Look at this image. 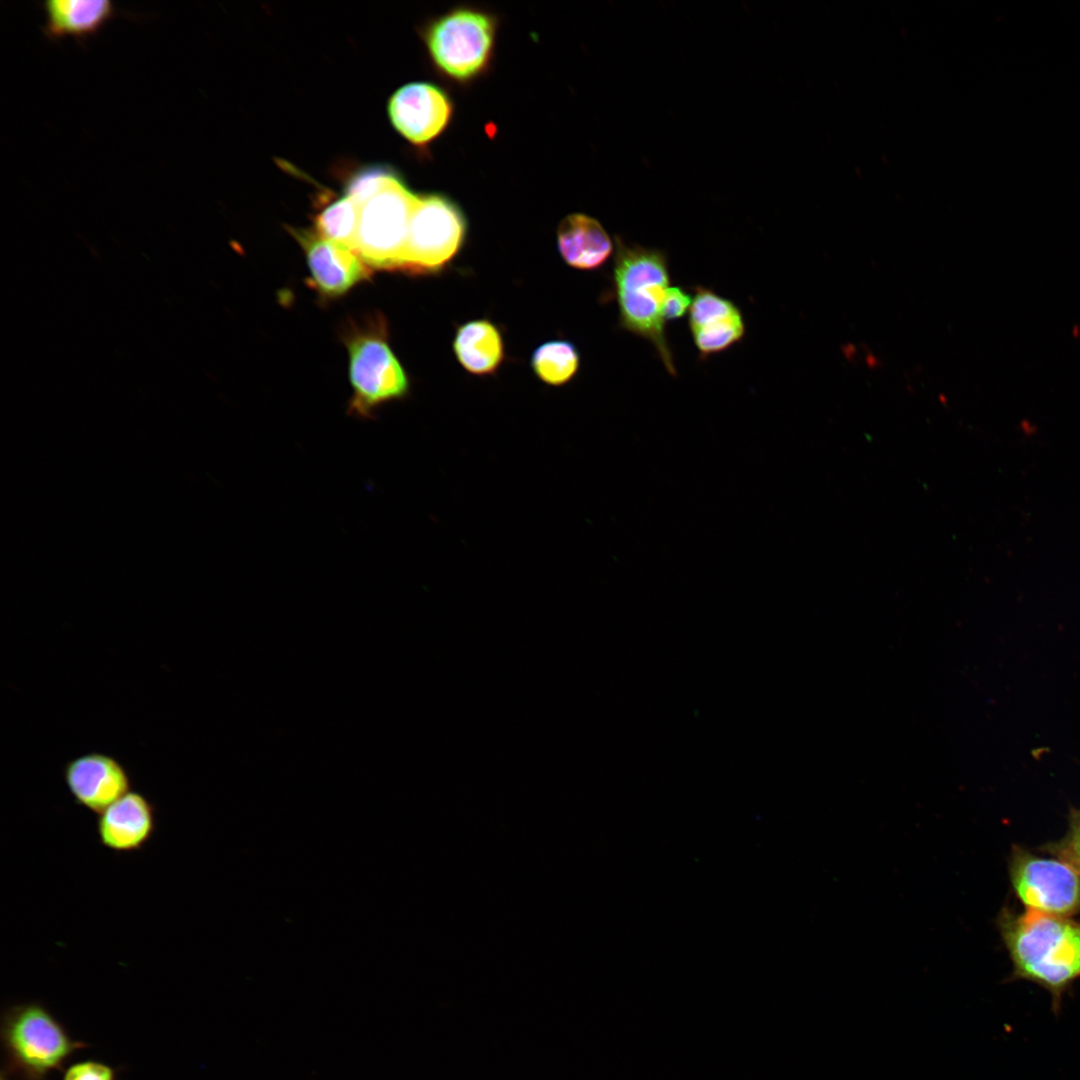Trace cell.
I'll use <instances>...</instances> for the list:
<instances>
[{"instance_id":"6da1fadb","label":"cell","mask_w":1080,"mask_h":1080,"mask_svg":"<svg viewBox=\"0 0 1080 1080\" xmlns=\"http://www.w3.org/2000/svg\"><path fill=\"white\" fill-rule=\"evenodd\" d=\"M997 926L1012 963V980L1032 982L1051 996L1058 1015L1062 1000L1080 978V922L1071 917L1005 907Z\"/></svg>"},{"instance_id":"7a4b0ae2","label":"cell","mask_w":1080,"mask_h":1080,"mask_svg":"<svg viewBox=\"0 0 1080 1080\" xmlns=\"http://www.w3.org/2000/svg\"><path fill=\"white\" fill-rule=\"evenodd\" d=\"M612 282L619 326L648 341L666 371L676 376L675 358L663 316L664 299L670 287L666 253L657 248L627 244L616 237Z\"/></svg>"},{"instance_id":"3957f363","label":"cell","mask_w":1080,"mask_h":1080,"mask_svg":"<svg viewBox=\"0 0 1080 1080\" xmlns=\"http://www.w3.org/2000/svg\"><path fill=\"white\" fill-rule=\"evenodd\" d=\"M2 1073L9 1080H47L86 1044L73 1039L39 1002L12 1005L2 1015Z\"/></svg>"},{"instance_id":"277c9868","label":"cell","mask_w":1080,"mask_h":1080,"mask_svg":"<svg viewBox=\"0 0 1080 1080\" xmlns=\"http://www.w3.org/2000/svg\"><path fill=\"white\" fill-rule=\"evenodd\" d=\"M496 17L473 7H457L433 19L424 41L437 70L446 78L466 83L487 71L493 57Z\"/></svg>"},{"instance_id":"5b68a950","label":"cell","mask_w":1080,"mask_h":1080,"mask_svg":"<svg viewBox=\"0 0 1080 1080\" xmlns=\"http://www.w3.org/2000/svg\"><path fill=\"white\" fill-rule=\"evenodd\" d=\"M346 346L353 391L351 415L371 418L378 407L407 394V375L387 342L382 320L353 329Z\"/></svg>"},{"instance_id":"8992f818","label":"cell","mask_w":1080,"mask_h":1080,"mask_svg":"<svg viewBox=\"0 0 1080 1080\" xmlns=\"http://www.w3.org/2000/svg\"><path fill=\"white\" fill-rule=\"evenodd\" d=\"M466 233V218L454 201L442 194L418 195L400 271H441L462 248Z\"/></svg>"},{"instance_id":"52a82bcc","label":"cell","mask_w":1080,"mask_h":1080,"mask_svg":"<svg viewBox=\"0 0 1080 1080\" xmlns=\"http://www.w3.org/2000/svg\"><path fill=\"white\" fill-rule=\"evenodd\" d=\"M417 198L397 176L361 206L355 252L369 267L400 270Z\"/></svg>"},{"instance_id":"ba28073f","label":"cell","mask_w":1080,"mask_h":1080,"mask_svg":"<svg viewBox=\"0 0 1080 1080\" xmlns=\"http://www.w3.org/2000/svg\"><path fill=\"white\" fill-rule=\"evenodd\" d=\"M1008 871L1012 889L1027 910L1062 917L1080 913V871L1066 860L1015 846Z\"/></svg>"},{"instance_id":"9c48e42d","label":"cell","mask_w":1080,"mask_h":1080,"mask_svg":"<svg viewBox=\"0 0 1080 1080\" xmlns=\"http://www.w3.org/2000/svg\"><path fill=\"white\" fill-rule=\"evenodd\" d=\"M387 111L401 136L415 146H426L448 127L453 105L447 93L437 85L411 82L392 94Z\"/></svg>"},{"instance_id":"30bf717a","label":"cell","mask_w":1080,"mask_h":1080,"mask_svg":"<svg viewBox=\"0 0 1080 1080\" xmlns=\"http://www.w3.org/2000/svg\"><path fill=\"white\" fill-rule=\"evenodd\" d=\"M62 776L74 803L96 815L132 790L125 765L105 752H85L68 760Z\"/></svg>"},{"instance_id":"8fae6325","label":"cell","mask_w":1080,"mask_h":1080,"mask_svg":"<svg viewBox=\"0 0 1080 1080\" xmlns=\"http://www.w3.org/2000/svg\"><path fill=\"white\" fill-rule=\"evenodd\" d=\"M692 289L688 325L699 357L705 360L742 341L746 325L740 308L731 299L705 286Z\"/></svg>"},{"instance_id":"7c38bea8","label":"cell","mask_w":1080,"mask_h":1080,"mask_svg":"<svg viewBox=\"0 0 1080 1080\" xmlns=\"http://www.w3.org/2000/svg\"><path fill=\"white\" fill-rule=\"evenodd\" d=\"M290 231L305 252L312 286L320 295L341 296L370 277V267L355 251L322 238L315 230Z\"/></svg>"},{"instance_id":"4fadbf2b","label":"cell","mask_w":1080,"mask_h":1080,"mask_svg":"<svg viewBox=\"0 0 1080 1080\" xmlns=\"http://www.w3.org/2000/svg\"><path fill=\"white\" fill-rule=\"evenodd\" d=\"M157 827L154 803L142 792L131 790L97 815L100 844L116 853L142 850Z\"/></svg>"},{"instance_id":"5bb4252c","label":"cell","mask_w":1080,"mask_h":1080,"mask_svg":"<svg viewBox=\"0 0 1080 1080\" xmlns=\"http://www.w3.org/2000/svg\"><path fill=\"white\" fill-rule=\"evenodd\" d=\"M557 247L565 262L580 270L603 266L614 250L602 224L581 213L566 216L557 230Z\"/></svg>"},{"instance_id":"9a60e30c","label":"cell","mask_w":1080,"mask_h":1080,"mask_svg":"<svg viewBox=\"0 0 1080 1080\" xmlns=\"http://www.w3.org/2000/svg\"><path fill=\"white\" fill-rule=\"evenodd\" d=\"M44 32L50 38L85 37L96 33L115 14L109 0H47Z\"/></svg>"},{"instance_id":"2e32d148","label":"cell","mask_w":1080,"mask_h":1080,"mask_svg":"<svg viewBox=\"0 0 1080 1080\" xmlns=\"http://www.w3.org/2000/svg\"><path fill=\"white\" fill-rule=\"evenodd\" d=\"M453 349L462 367L474 375L495 373L504 359L502 335L486 319L461 325L456 331Z\"/></svg>"},{"instance_id":"e0dca14e","label":"cell","mask_w":1080,"mask_h":1080,"mask_svg":"<svg viewBox=\"0 0 1080 1080\" xmlns=\"http://www.w3.org/2000/svg\"><path fill=\"white\" fill-rule=\"evenodd\" d=\"M580 355L575 345L567 340H551L538 346L531 356V367L544 383L560 386L569 382L577 373Z\"/></svg>"},{"instance_id":"ac0fdd59","label":"cell","mask_w":1080,"mask_h":1080,"mask_svg":"<svg viewBox=\"0 0 1080 1080\" xmlns=\"http://www.w3.org/2000/svg\"><path fill=\"white\" fill-rule=\"evenodd\" d=\"M360 207L348 197L330 203L314 219L315 232L322 238L355 251Z\"/></svg>"},{"instance_id":"d6986e66","label":"cell","mask_w":1080,"mask_h":1080,"mask_svg":"<svg viewBox=\"0 0 1080 1080\" xmlns=\"http://www.w3.org/2000/svg\"><path fill=\"white\" fill-rule=\"evenodd\" d=\"M396 174L384 166H370L359 170L348 181L345 187V196L355 202L360 208L371 198L385 188Z\"/></svg>"},{"instance_id":"ffe728a7","label":"cell","mask_w":1080,"mask_h":1080,"mask_svg":"<svg viewBox=\"0 0 1080 1080\" xmlns=\"http://www.w3.org/2000/svg\"><path fill=\"white\" fill-rule=\"evenodd\" d=\"M1043 850L1066 860L1080 871V809L1071 810L1064 837L1048 844Z\"/></svg>"},{"instance_id":"44dd1931","label":"cell","mask_w":1080,"mask_h":1080,"mask_svg":"<svg viewBox=\"0 0 1080 1080\" xmlns=\"http://www.w3.org/2000/svg\"><path fill=\"white\" fill-rule=\"evenodd\" d=\"M62 1080H116L115 1070L96 1060H84L67 1067Z\"/></svg>"},{"instance_id":"7402d4cb","label":"cell","mask_w":1080,"mask_h":1080,"mask_svg":"<svg viewBox=\"0 0 1080 1080\" xmlns=\"http://www.w3.org/2000/svg\"><path fill=\"white\" fill-rule=\"evenodd\" d=\"M693 297L680 286H670L665 295L663 316L666 322L681 319L689 312Z\"/></svg>"},{"instance_id":"603a6c76","label":"cell","mask_w":1080,"mask_h":1080,"mask_svg":"<svg viewBox=\"0 0 1080 1080\" xmlns=\"http://www.w3.org/2000/svg\"><path fill=\"white\" fill-rule=\"evenodd\" d=\"M1 1080H9L3 1073L1 1074Z\"/></svg>"}]
</instances>
